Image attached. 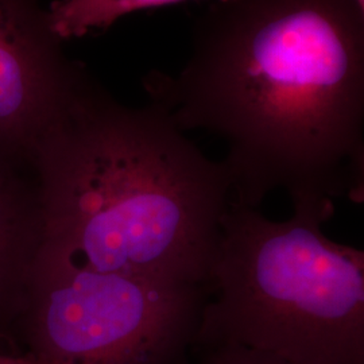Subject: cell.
I'll list each match as a JSON object with an SVG mask.
<instances>
[{"instance_id": "cell-1", "label": "cell", "mask_w": 364, "mask_h": 364, "mask_svg": "<svg viewBox=\"0 0 364 364\" xmlns=\"http://www.w3.org/2000/svg\"><path fill=\"white\" fill-rule=\"evenodd\" d=\"M180 130L227 144L232 201L364 196V10L355 0H232L196 19L176 76L144 78Z\"/></svg>"}, {"instance_id": "cell-2", "label": "cell", "mask_w": 364, "mask_h": 364, "mask_svg": "<svg viewBox=\"0 0 364 364\" xmlns=\"http://www.w3.org/2000/svg\"><path fill=\"white\" fill-rule=\"evenodd\" d=\"M33 171L41 250L97 273L205 287L232 183L162 107L123 105L91 76Z\"/></svg>"}, {"instance_id": "cell-3", "label": "cell", "mask_w": 364, "mask_h": 364, "mask_svg": "<svg viewBox=\"0 0 364 364\" xmlns=\"http://www.w3.org/2000/svg\"><path fill=\"white\" fill-rule=\"evenodd\" d=\"M275 221L230 201L193 347L240 346L287 364H364V252L323 232L335 203Z\"/></svg>"}, {"instance_id": "cell-4", "label": "cell", "mask_w": 364, "mask_h": 364, "mask_svg": "<svg viewBox=\"0 0 364 364\" xmlns=\"http://www.w3.org/2000/svg\"><path fill=\"white\" fill-rule=\"evenodd\" d=\"M207 299L203 285L97 273L39 250L19 348L31 364H177Z\"/></svg>"}, {"instance_id": "cell-5", "label": "cell", "mask_w": 364, "mask_h": 364, "mask_svg": "<svg viewBox=\"0 0 364 364\" xmlns=\"http://www.w3.org/2000/svg\"><path fill=\"white\" fill-rule=\"evenodd\" d=\"M90 77L39 0H0V169L34 173L39 146Z\"/></svg>"}, {"instance_id": "cell-6", "label": "cell", "mask_w": 364, "mask_h": 364, "mask_svg": "<svg viewBox=\"0 0 364 364\" xmlns=\"http://www.w3.org/2000/svg\"><path fill=\"white\" fill-rule=\"evenodd\" d=\"M43 240L34 173L0 169V351L22 355L19 329Z\"/></svg>"}, {"instance_id": "cell-7", "label": "cell", "mask_w": 364, "mask_h": 364, "mask_svg": "<svg viewBox=\"0 0 364 364\" xmlns=\"http://www.w3.org/2000/svg\"><path fill=\"white\" fill-rule=\"evenodd\" d=\"M180 1L183 0H53L48 14L54 33L66 41L107 30L129 14Z\"/></svg>"}, {"instance_id": "cell-8", "label": "cell", "mask_w": 364, "mask_h": 364, "mask_svg": "<svg viewBox=\"0 0 364 364\" xmlns=\"http://www.w3.org/2000/svg\"><path fill=\"white\" fill-rule=\"evenodd\" d=\"M204 351L200 364H287L272 355L240 346H219Z\"/></svg>"}, {"instance_id": "cell-9", "label": "cell", "mask_w": 364, "mask_h": 364, "mask_svg": "<svg viewBox=\"0 0 364 364\" xmlns=\"http://www.w3.org/2000/svg\"><path fill=\"white\" fill-rule=\"evenodd\" d=\"M0 364H31V362L25 355L0 351Z\"/></svg>"}, {"instance_id": "cell-10", "label": "cell", "mask_w": 364, "mask_h": 364, "mask_svg": "<svg viewBox=\"0 0 364 364\" xmlns=\"http://www.w3.org/2000/svg\"><path fill=\"white\" fill-rule=\"evenodd\" d=\"M355 1L359 4V7H360V9H363L364 10V0H355Z\"/></svg>"}]
</instances>
